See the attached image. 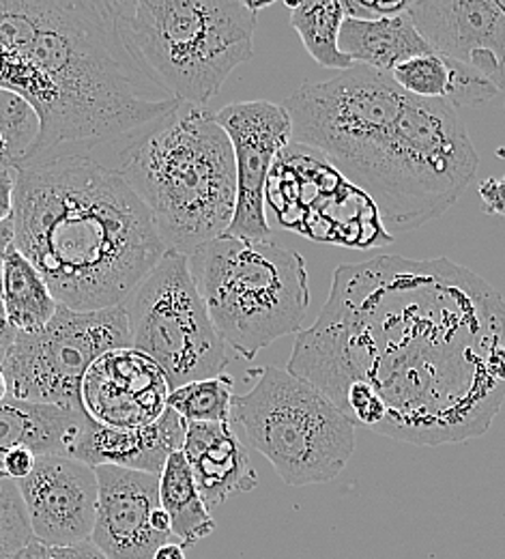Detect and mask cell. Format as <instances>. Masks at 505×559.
Here are the masks:
<instances>
[{
    "mask_svg": "<svg viewBox=\"0 0 505 559\" xmlns=\"http://www.w3.org/2000/svg\"><path fill=\"white\" fill-rule=\"evenodd\" d=\"M336 403L363 385L385 407L374 432L413 445L489 432L505 401V301L449 259L342 265L289 359Z\"/></svg>",
    "mask_w": 505,
    "mask_h": 559,
    "instance_id": "1",
    "label": "cell"
},
{
    "mask_svg": "<svg viewBox=\"0 0 505 559\" xmlns=\"http://www.w3.org/2000/svg\"><path fill=\"white\" fill-rule=\"evenodd\" d=\"M282 106L292 142L323 155L361 190L387 233H411L441 217L478 170L456 108L409 95L385 71L353 66L301 84Z\"/></svg>",
    "mask_w": 505,
    "mask_h": 559,
    "instance_id": "2",
    "label": "cell"
},
{
    "mask_svg": "<svg viewBox=\"0 0 505 559\" xmlns=\"http://www.w3.org/2000/svg\"><path fill=\"white\" fill-rule=\"evenodd\" d=\"M13 177V243L73 312L119 308L166 254L145 203L106 162L59 155Z\"/></svg>",
    "mask_w": 505,
    "mask_h": 559,
    "instance_id": "3",
    "label": "cell"
},
{
    "mask_svg": "<svg viewBox=\"0 0 505 559\" xmlns=\"http://www.w3.org/2000/svg\"><path fill=\"white\" fill-rule=\"evenodd\" d=\"M166 248L183 257L226 235L237 207L228 134L207 108L185 106L115 155Z\"/></svg>",
    "mask_w": 505,
    "mask_h": 559,
    "instance_id": "4",
    "label": "cell"
},
{
    "mask_svg": "<svg viewBox=\"0 0 505 559\" xmlns=\"http://www.w3.org/2000/svg\"><path fill=\"white\" fill-rule=\"evenodd\" d=\"M226 347L245 359L299 334L310 308L303 257L274 241L221 235L188 257Z\"/></svg>",
    "mask_w": 505,
    "mask_h": 559,
    "instance_id": "5",
    "label": "cell"
},
{
    "mask_svg": "<svg viewBox=\"0 0 505 559\" xmlns=\"http://www.w3.org/2000/svg\"><path fill=\"white\" fill-rule=\"evenodd\" d=\"M256 13L235 0L132 2L130 33L148 70L185 104L205 108L254 55Z\"/></svg>",
    "mask_w": 505,
    "mask_h": 559,
    "instance_id": "6",
    "label": "cell"
},
{
    "mask_svg": "<svg viewBox=\"0 0 505 559\" xmlns=\"http://www.w3.org/2000/svg\"><path fill=\"white\" fill-rule=\"evenodd\" d=\"M254 388L232 399L230 424L289 487L334 480L356 452V424L325 394L289 370H250Z\"/></svg>",
    "mask_w": 505,
    "mask_h": 559,
    "instance_id": "7",
    "label": "cell"
},
{
    "mask_svg": "<svg viewBox=\"0 0 505 559\" xmlns=\"http://www.w3.org/2000/svg\"><path fill=\"white\" fill-rule=\"evenodd\" d=\"M121 308L132 347L161 368L170 392L224 374L228 347L196 288L188 257L166 252Z\"/></svg>",
    "mask_w": 505,
    "mask_h": 559,
    "instance_id": "8",
    "label": "cell"
},
{
    "mask_svg": "<svg viewBox=\"0 0 505 559\" xmlns=\"http://www.w3.org/2000/svg\"><path fill=\"white\" fill-rule=\"evenodd\" d=\"M125 347H132V341L121 306L73 312L59 304L46 328L31 334L15 332L2 364L9 396L86 414L82 407L86 370L104 353Z\"/></svg>",
    "mask_w": 505,
    "mask_h": 559,
    "instance_id": "9",
    "label": "cell"
},
{
    "mask_svg": "<svg viewBox=\"0 0 505 559\" xmlns=\"http://www.w3.org/2000/svg\"><path fill=\"white\" fill-rule=\"evenodd\" d=\"M216 121L230 139L237 166V207L226 235L267 241L265 190L278 155L292 142L289 112L267 99L237 102L216 112Z\"/></svg>",
    "mask_w": 505,
    "mask_h": 559,
    "instance_id": "10",
    "label": "cell"
},
{
    "mask_svg": "<svg viewBox=\"0 0 505 559\" xmlns=\"http://www.w3.org/2000/svg\"><path fill=\"white\" fill-rule=\"evenodd\" d=\"M407 15L433 52L480 73L505 95L504 2L420 0Z\"/></svg>",
    "mask_w": 505,
    "mask_h": 559,
    "instance_id": "11",
    "label": "cell"
},
{
    "mask_svg": "<svg viewBox=\"0 0 505 559\" xmlns=\"http://www.w3.org/2000/svg\"><path fill=\"white\" fill-rule=\"evenodd\" d=\"M15 485L37 543L70 547L91 540L99 492L95 467L68 456H37L31 476Z\"/></svg>",
    "mask_w": 505,
    "mask_h": 559,
    "instance_id": "12",
    "label": "cell"
},
{
    "mask_svg": "<svg viewBox=\"0 0 505 559\" xmlns=\"http://www.w3.org/2000/svg\"><path fill=\"white\" fill-rule=\"evenodd\" d=\"M168 394L161 368L134 347L104 353L82 379L86 416L110 428L153 424L168 409Z\"/></svg>",
    "mask_w": 505,
    "mask_h": 559,
    "instance_id": "13",
    "label": "cell"
},
{
    "mask_svg": "<svg viewBox=\"0 0 505 559\" xmlns=\"http://www.w3.org/2000/svg\"><path fill=\"white\" fill-rule=\"evenodd\" d=\"M95 476L99 492L91 543L106 559H153L159 547L175 543L151 523L159 508V476L112 465L95 467Z\"/></svg>",
    "mask_w": 505,
    "mask_h": 559,
    "instance_id": "14",
    "label": "cell"
},
{
    "mask_svg": "<svg viewBox=\"0 0 505 559\" xmlns=\"http://www.w3.org/2000/svg\"><path fill=\"white\" fill-rule=\"evenodd\" d=\"M188 421L170 407L148 426L110 428L86 419L73 445V461L91 467L112 465L159 476L168 456L183 450Z\"/></svg>",
    "mask_w": 505,
    "mask_h": 559,
    "instance_id": "15",
    "label": "cell"
},
{
    "mask_svg": "<svg viewBox=\"0 0 505 559\" xmlns=\"http://www.w3.org/2000/svg\"><path fill=\"white\" fill-rule=\"evenodd\" d=\"M181 452L209 510L221 506L230 495L248 492L258 485L250 454L230 421L188 424Z\"/></svg>",
    "mask_w": 505,
    "mask_h": 559,
    "instance_id": "16",
    "label": "cell"
},
{
    "mask_svg": "<svg viewBox=\"0 0 505 559\" xmlns=\"http://www.w3.org/2000/svg\"><path fill=\"white\" fill-rule=\"evenodd\" d=\"M86 419V414H73L55 405L4 399L0 403V463L13 448H26L35 456L70 459Z\"/></svg>",
    "mask_w": 505,
    "mask_h": 559,
    "instance_id": "17",
    "label": "cell"
},
{
    "mask_svg": "<svg viewBox=\"0 0 505 559\" xmlns=\"http://www.w3.org/2000/svg\"><path fill=\"white\" fill-rule=\"evenodd\" d=\"M338 44L356 66L385 73H392L396 66L411 57L433 52V48L413 26L407 11L376 20L345 17Z\"/></svg>",
    "mask_w": 505,
    "mask_h": 559,
    "instance_id": "18",
    "label": "cell"
},
{
    "mask_svg": "<svg viewBox=\"0 0 505 559\" xmlns=\"http://www.w3.org/2000/svg\"><path fill=\"white\" fill-rule=\"evenodd\" d=\"M400 88L420 99H443L456 106H480L500 95V91L480 73L467 70L436 52L402 61L392 71Z\"/></svg>",
    "mask_w": 505,
    "mask_h": 559,
    "instance_id": "19",
    "label": "cell"
},
{
    "mask_svg": "<svg viewBox=\"0 0 505 559\" xmlns=\"http://www.w3.org/2000/svg\"><path fill=\"white\" fill-rule=\"evenodd\" d=\"M159 506L170 519L175 540L183 547H192L216 532L212 510L201 497L183 452L170 454L159 474Z\"/></svg>",
    "mask_w": 505,
    "mask_h": 559,
    "instance_id": "20",
    "label": "cell"
},
{
    "mask_svg": "<svg viewBox=\"0 0 505 559\" xmlns=\"http://www.w3.org/2000/svg\"><path fill=\"white\" fill-rule=\"evenodd\" d=\"M2 306L4 321L15 332L26 334L46 328L59 308V301L52 297L46 280L15 248V243H11L4 254Z\"/></svg>",
    "mask_w": 505,
    "mask_h": 559,
    "instance_id": "21",
    "label": "cell"
},
{
    "mask_svg": "<svg viewBox=\"0 0 505 559\" xmlns=\"http://www.w3.org/2000/svg\"><path fill=\"white\" fill-rule=\"evenodd\" d=\"M290 26L301 37L308 55L327 70H351L356 63L340 50L338 37L345 22L340 0H305L287 2Z\"/></svg>",
    "mask_w": 505,
    "mask_h": 559,
    "instance_id": "22",
    "label": "cell"
},
{
    "mask_svg": "<svg viewBox=\"0 0 505 559\" xmlns=\"http://www.w3.org/2000/svg\"><path fill=\"white\" fill-rule=\"evenodd\" d=\"M232 385L235 381L228 374L181 385L168 394V407L188 424L230 421L235 399Z\"/></svg>",
    "mask_w": 505,
    "mask_h": 559,
    "instance_id": "23",
    "label": "cell"
},
{
    "mask_svg": "<svg viewBox=\"0 0 505 559\" xmlns=\"http://www.w3.org/2000/svg\"><path fill=\"white\" fill-rule=\"evenodd\" d=\"M39 136L35 110L17 95L0 91V139L4 144L2 168L15 170L24 164Z\"/></svg>",
    "mask_w": 505,
    "mask_h": 559,
    "instance_id": "24",
    "label": "cell"
},
{
    "mask_svg": "<svg viewBox=\"0 0 505 559\" xmlns=\"http://www.w3.org/2000/svg\"><path fill=\"white\" fill-rule=\"evenodd\" d=\"M35 540L17 485L0 480V559H15Z\"/></svg>",
    "mask_w": 505,
    "mask_h": 559,
    "instance_id": "25",
    "label": "cell"
},
{
    "mask_svg": "<svg viewBox=\"0 0 505 559\" xmlns=\"http://www.w3.org/2000/svg\"><path fill=\"white\" fill-rule=\"evenodd\" d=\"M22 554L26 559H106V556L91 540L70 545V547H50L33 540Z\"/></svg>",
    "mask_w": 505,
    "mask_h": 559,
    "instance_id": "26",
    "label": "cell"
},
{
    "mask_svg": "<svg viewBox=\"0 0 505 559\" xmlns=\"http://www.w3.org/2000/svg\"><path fill=\"white\" fill-rule=\"evenodd\" d=\"M35 454L26 448H13L9 450L4 456H2V463H0V469L4 472V476L13 483L17 480H24L26 476H31L33 467H35Z\"/></svg>",
    "mask_w": 505,
    "mask_h": 559,
    "instance_id": "27",
    "label": "cell"
},
{
    "mask_svg": "<svg viewBox=\"0 0 505 559\" xmlns=\"http://www.w3.org/2000/svg\"><path fill=\"white\" fill-rule=\"evenodd\" d=\"M13 194H15V177L13 170H0V224L11 219L13 215Z\"/></svg>",
    "mask_w": 505,
    "mask_h": 559,
    "instance_id": "28",
    "label": "cell"
},
{
    "mask_svg": "<svg viewBox=\"0 0 505 559\" xmlns=\"http://www.w3.org/2000/svg\"><path fill=\"white\" fill-rule=\"evenodd\" d=\"M13 243V217L0 224V319H4V306H2V270H4V254L7 248Z\"/></svg>",
    "mask_w": 505,
    "mask_h": 559,
    "instance_id": "29",
    "label": "cell"
},
{
    "mask_svg": "<svg viewBox=\"0 0 505 559\" xmlns=\"http://www.w3.org/2000/svg\"><path fill=\"white\" fill-rule=\"evenodd\" d=\"M13 341H15V330L4 319H0V368H2L9 350L13 347Z\"/></svg>",
    "mask_w": 505,
    "mask_h": 559,
    "instance_id": "30",
    "label": "cell"
},
{
    "mask_svg": "<svg viewBox=\"0 0 505 559\" xmlns=\"http://www.w3.org/2000/svg\"><path fill=\"white\" fill-rule=\"evenodd\" d=\"M153 559H188L185 558V547L183 545H179L177 540L175 543H168V545H164V547H159L157 549V554H155V558Z\"/></svg>",
    "mask_w": 505,
    "mask_h": 559,
    "instance_id": "31",
    "label": "cell"
},
{
    "mask_svg": "<svg viewBox=\"0 0 505 559\" xmlns=\"http://www.w3.org/2000/svg\"><path fill=\"white\" fill-rule=\"evenodd\" d=\"M4 399H9V385H7V377H4V372H2V368H0V403H2Z\"/></svg>",
    "mask_w": 505,
    "mask_h": 559,
    "instance_id": "32",
    "label": "cell"
},
{
    "mask_svg": "<svg viewBox=\"0 0 505 559\" xmlns=\"http://www.w3.org/2000/svg\"><path fill=\"white\" fill-rule=\"evenodd\" d=\"M2 157H4V144H2V139H0V170H2Z\"/></svg>",
    "mask_w": 505,
    "mask_h": 559,
    "instance_id": "33",
    "label": "cell"
},
{
    "mask_svg": "<svg viewBox=\"0 0 505 559\" xmlns=\"http://www.w3.org/2000/svg\"><path fill=\"white\" fill-rule=\"evenodd\" d=\"M22 551H24V549H22ZM22 551H20V554H17V558H15V559H26V556H24V554H22Z\"/></svg>",
    "mask_w": 505,
    "mask_h": 559,
    "instance_id": "34",
    "label": "cell"
},
{
    "mask_svg": "<svg viewBox=\"0 0 505 559\" xmlns=\"http://www.w3.org/2000/svg\"><path fill=\"white\" fill-rule=\"evenodd\" d=\"M4 478H7V476H4V472L0 469V480H4Z\"/></svg>",
    "mask_w": 505,
    "mask_h": 559,
    "instance_id": "35",
    "label": "cell"
}]
</instances>
